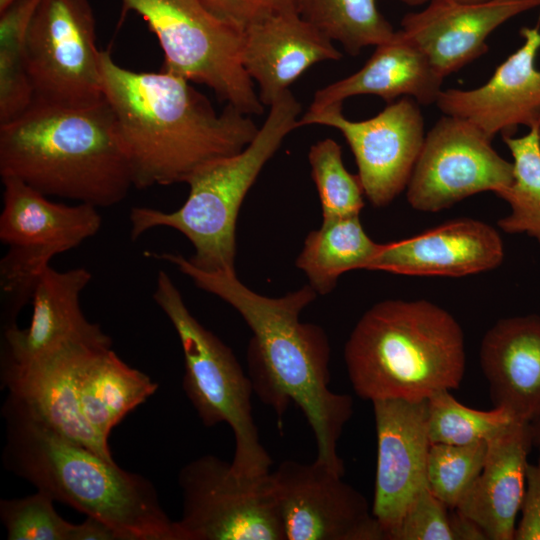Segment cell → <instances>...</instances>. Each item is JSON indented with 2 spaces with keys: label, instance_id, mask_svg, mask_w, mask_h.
<instances>
[{
  "label": "cell",
  "instance_id": "cell-5",
  "mask_svg": "<svg viewBox=\"0 0 540 540\" xmlns=\"http://www.w3.org/2000/svg\"><path fill=\"white\" fill-rule=\"evenodd\" d=\"M344 358L361 398L422 401L460 385L464 335L455 318L432 302L386 300L357 322Z\"/></svg>",
  "mask_w": 540,
  "mask_h": 540
},
{
  "label": "cell",
  "instance_id": "cell-24",
  "mask_svg": "<svg viewBox=\"0 0 540 540\" xmlns=\"http://www.w3.org/2000/svg\"><path fill=\"white\" fill-rule=\"evenodd\" d=\"M443 79L422 50L399 30L377 45L357 72L317 90L308 109L343 103L356 95H376L388 104L403 96L429 105L436 103Z\"/></svg>",
  "mask_w": 540,
  "mask_h": 540
},
{
  "label": "cell",
  "instance_id": "cell-37",
  "mask_svg": "<svg viewBox=\"0 0 540 540\" xmlns=\"http://www.w3.org/2000/svg\"><path fill=\"white\" fill-rule=\"evenodd\" d=\"M450 524L454 540H486L482 529L471 519L455 509L450 514Z\"/></svg>",
  "mask_w": 540,
  "mask_h": 540
},
{
  "label": "cell",
  "instance_id": "cell-39",
  "mask_svg": "<svg viewBox=\"0 0 540 540\" xmlns=\"http://www.w3.org/2000/svg\"><path fill=\"white\" fill-rule=\"evenodd\" d=\"M438 1H447V2H455V3H464V4H475V3H483L489 0H438Z\"/></svg>",
  "mask_w": 540,
  "mask_h": 540
},
{
  "label": "cell",
  "instance_id": "cell-3",
  "mask_svg": "<svg viewBox=\"0 0 540 540\" xmlns=\"http://www.w3.org/2000/svg\"><path fill=\"white\" fill-rule=\"evenodd\" d=\"M2 415V458L9 471L108 524L123 540H179L149 480L57 433L9 394Z\"/></svg>",
  "mask_w": 540,
  "mask_h": 540
},
{
  "label": "cell",
  "instance_id": "cell-18",
  "mask_svg": "<svg viewBox=\"0 0 540 540\" xmlns=\"http://www.w3.org/2000/svg\"><path fill=\"white\" fill-rule=\"evenodd\" d=\"M111 344L79 343L23 367L1 368L9 395L21 401L57 433L114 461L108 439L84 419L78 397L81 370L95 352Z\"/></svg>",
  "mask_w": 540,
  "mask_h": 540
},
{
  "label": "cell",
  "instance_id": "cell-8",
  "mask_svg": "<svg viewBox=\"0 0 540 540\" xmlns=\"http://www.w3.org/2000/svg\"><path fill=\"white\" fill-rule=\"evenodd\" d=\"M141 16L163 51L161 70L208 86L247 115L263 103L242 63L243 30L209 11L200 0H120Z\"/></svg>",
  "mask_w": 540,
  "mask_h": 540
},
{
  "label": "cell",
  "instance_id": "cell-2",
  "mask_svg": "<svg viewBox=\"0 0 540 540\" xmlns=\"http://www.w3.org/2000/svg\"><path fill=\"white\" fill-rule=\"evenodd\" d=\"M104 98L133 174L134 187L186 183L207 163L236 154L259 128L227 104L221 113L190 81L172 73L136 72L102 51Z\"/></svg>",
  "mask_w": 540,
  "mask_h": 540
},
{
  "label": "cell",
  "instance_id": "cell-29",
  "mask_svg": "<svg viewBox=\"0 0 540 540\" xmlns=\"http://www.w3.org/2000/svg\"><path fill=\"white\" fill-rule=\"evenodd\" d=\"M513 158L514 178L497 196L510 205L498 221L506 233H526L540 243V137L539 125L521 137L502 136Z\"/></svg>",
  "mask_w": 540,
  "mask_h": 540
},
{
  "label": "cell",
  "instance_id": "cell-33",
  "mask_svg": "<svg viewBox=\"0 0 540 540\" xmlns=\"http://www.w3.org/2000/svg\"><path fill=\"white\" fill-rule=\"evenodd\" d=\"M53 499L37 490L23 498L0 502V517L9 540H78L79 524L62 518Z\"/></svg>",
  "mask_w": 540,
  "mask_h": 540
},
{
  "label": "cell",
  "instance_id": "cell-11",
  "mask_svg": "<svg viewBox=\"0 0 540 540\" xmlns=\"http://www.w3.org/2000/svg\"><path fill=\"white\" fill-rule=\"evenodd\" d=\"M88 0H40L27 33L32 103L85 107L105 100Z\"/></svg>",
  "mask_w": 540,
  "mask_h": 540
},
{
  "label": "cell",
  "instance_id": "cell-17",
  "mask_svg": "<svg viewBox=\"0 0 540 540\" xmlns=\"http://www.w3.org/2000/svg\"><path fill=\"white\" fill-rule=\"evenodd\" d=\"M522 45L508 56L483 85L469 90H442L436 105L445 115L466 119L490 139L511 136L520 125L540 124V29L524 27Z\"/></svg>",
  "mask_w": 540,
  "mask_h": 540
},
{
  "label": "cell",
  "instance_id": "cell-15",
  "mask_svg": "<svg viewBox=\"0 0 540 540\" xmlns=\"http://www.w3.org/2000/svg\"><path fill=\"white\" fill-rule=\"evenodd\" d=\"M377 464L372 513L391 540L416 494L427 483L431 445L427 399L372 401Z\"/></svg>",
  "mask_w": 540,
  "mask_h": 540
},
{
  "label": "cell",
  "instance_id": "cell-30",
  "mask_svg": "<svg viewBox=\"0 0 540 540\" xmlns=\"http://www.w3.org/2000/svg\"><path fill=\"white\" fill-rule=\"evenodd\" d=\"M427 416L431 443L451 445L487 441L517 421L503 408L481 411L467 407L449 390L438 391L427 399Z\"/></svg>",
  "mask_w": 540,
  "mask_h": 540
},
{
  "label": "cell",
  "instance_id": "cell-32",
  "mask_svg": "<svg viewBox=\"0 0 540 540\" xmlns=\"http://www.w3.org/2000/svg\"><path fill=\"white\" fill-rule=\"evenodd\" d=\"M487 441L467 445L431 443L426 468L430 491L448 508L456 509L480 474Z\"/></svg>",
  "mask_w": 540,
  "mask_h": 540
},
{
  "label": "cell",
  "instance_id": "cell-21",
  "mask_svg": "<svg viewBox=\"0 0 540 540\" xmlns=\"http://www.w3.org/2000/svg\"><path fill=\"white\" fill-rule=\"evenodd\" d=\"M340 58L333 41L296 12L272 16L243 30L242 63L257 83L263 105L271 106L314 64Z\"/></svg>",
  "mask_w": 540,
  "mask_h": 540
},
{
  "label": "cell",
  "instance_id": "cell-35",
  "mask_svg": "<svg viewBox=\"0 0 540 540\" xmlns=\"http://www.w3.org/2000/svg\"><path fill=\"white\" fill-rule=\"evenodd\" d=\"M217 17L244 30L272 16L296 12V0H200Z\"/></svg>",
  "mask_w": 540,
  "mask_h": 540
},
{
  "label": "cell",
  "instance_id": "cell-4",
  "mask_svg": "<svg viewBox=\"0 0 540 540\" xmlns=\"http://www.w3.org/2000/svg\"><path fill=\"white\" fill-rule=\"evenodd\" d=\"M0 175L97 208L120 203L134 187L106 100L85 107L32 103L0 124Z\"/></svg>",
  "mask_w": 540,
  "mask_h": 540
},
{
  "label": "cell",
  "instance_id": "cell-9",
  "mask_svg": "<svg viewBox=\"0 0 540 540\" xmlns=\"http://www.w3.org/2000/svg\"><path fill=\"white\" fill-rule=\"evenodd\" d=\"M2 182L0 240L8 249L0 261V287L6 329L17 325L19 311L52 258L96 235L102 217L90 204L58 203L20 180Z\"/></svg>",
  "mask_w": 540,
  "mask_h": 540
},
{
  "label": "cell",
  "instance_id": "cell-6",
  "mask_svg": "<svg viewBox=\"0 0 540 540\" xmlns=\"http://www.w3.org/2000/svg\"><path fill=\"white\" fill-rule=\"evenodd\" d=\"M300 113L298 100L290 90L285 91L243 150L207 163L188 179L189 194L178 210L133 207L131 239L156 227L172 228L191 242L194 254L188 259L194 266L204 271H235L239 209L264 165L298 127Z\"/></svg>",
  "mask_w": 540,
  "mask_h": 540
},
{
  "label": "cell",
  "instance_id": "cell-25",
  "mask_svg": "<svg viewBox=\"0 0 540 540\" xmlns=\"http://www.w3.org/2000/svg\"><path fill=\"white\" fill-rule=\"evenodd\" d=\"M157 388L148 375L105 348L92 354L81 370L79 405L88 425L109 440L112 429Z\"/></svg>",
  "mask_w": 540,
  "mask_h": 540
},
{
  "label": "cell",
  "instance_id": "cell-14",
  "mask_svg": "<svg viewBox=\"0 0 540 540\" xmlns=\"http://www.w3.org/2000/svg\"><path fill=\"white\" fill-rule=\"evenodd\" d=\"M318 461L270 472L286 540H385L366 498Z\"/></svg>",
  "mask_w": 540,
  "mask_h": 540
},
{
  "label": "cell",
  "instance_id": "cell-38",
  "mask_svg": "<svg viewBox=\"0 0 540 540\" xmlns=\"http://www.w3.org/2000/svg\"><path fill=\"white\" fill-rule=\"evenodd\" d=\"M533 444L540 446V414L529 422Z\"/></svg>",
  "mask_w": 540,
  "mask_h": 540
},
{
  "label": "cell",
  "instance_id": "cell-19",
  "mask_svg": "<svg viewBox=\"0 0 540 540\" xmlns=\"http://www.w3.org/2000/svg\"><path fill=\"white\" fill-rule=\"evenodd\" d=\"M537 7L540 0L475 4L430 0L424 9L406 14L400 30L445 78L485 54L487 38L500 25Z\"/></svg>",
  "mask_w": 540,
  "mask_h": 540
},
{
  "label": "cell",
  "instance_id": "cell-13",
  "mask_svg": "<svg viewBox=\"0 0 540 540\" xmlns=\"http://www.w3.org/2000/svg\"><path fill=\"white\" fill-rule=\"evenodd\" d=\"M342 104L308 109L298 127L317 124L340 131L354 154L364 194L373 206H387L407 187L423 146L419 103L402 97L362 121L347 119Z\"/></svg>",
  "mask_w": 540,
  "mask_h": 540
},
{
  "label": "cell",
  "instance_id": "cell-23",
  "mask_svg": "<svg viewBox=\"0 0 540 540\" xmlns=\"http://www.w3.org/2000/svg\"><path fill=\"white\" fill-rule=\"evenodd\" d=\"M480 364L490 386L494 407L517 421L540 414V316L499 320L485 334Z\"/></svg>",
  "mask_w": 540,
  "mask_h": 540
},
{
  "label": "cell",
  "instance_id": "cell-22",
  "mask_svg": "<svg viewBox=\"0 0 540 540\" xmlns=\"http://www.w3.org/2000/svg\"><path fill=\"white\" fill-rule=\"evenodd\" d=\"M533 445L529 422L520 421L487 440L483 468L456 510L489 540H514Z\"/></svg>",
  "mask_w": 540,
  "mask_h": 540
},
{
  "label": "cell",
  "instance_id": "cell-41",
  "mask_svg": "<svg viewBox=\"0 0 540 540\" xmlns=\"http://www.w3.org/2000/svg\"><path fill=\"white\" fill-rule=\"evenodd\" d=\"M16 0H0V12L6 9L10 4Z\"/></svg>",
  "mask_w": 540,
  "mask_h": 540
},
{
  "label": "cell",
  "instance_id": "cell-42",
  "mask_svg": "<svg viewBox=\"0 0 540 540\" xmlns=\"http://www.w3.org/2000/svg\"><path fill=\"white\" fill-rule=\"evenodd\" d=\"M539 137H540V124H539Z\"/></svg>",
  "mask_w": 540,
  "mask_h": 540
},
{
  "label": "cell",
  "instance_id": "cell-40",
  "mask_svg": "<svg viewBox=\"0 0 540 540\" xmlns=\"http://www.w3.org/2000/svg\"><path fill=\"white\" fill-rule=\"evenodd\" d=\"M400 1L409 6H419V5L425 4L426 2L430 0H400Z\"/></svg>",
  "mask_w": 540,
  "mask_h": 540
},
{
  "label": "cell",
  "instance_id": "cell-7",
  "mask_svg": "<svg viewBox=\"0 0 540 540\" xmlns=\"http://www.w3.org/2000/svg\"><path fill=\"white\" fill-rule=\"evenodd\" d=\"M153 299L179 337L185 360L183 389L198 417L205 426L226 423L233 432V471L241 476L270 473L272 459L252 414V384L232 350L191 314L164 271L156 277Z\"/></svg>",
  "mask_w": 540,
  "mask_h": 540
},
{
  "label": "cell",
  "instance_id": "cell-10",
  "mask_svg": "<svg viewBox=\"0 0 540 540\" xmlns=\"http://www.w3.org/2000/svg\"><path fill=\"white\" fill-rule=\"evenodd\" d=\"M183 506L179 540H286L270 473L241 476L214 455L179 472Z\"/></svg>",
  "mask_w": 540,
  "mask_h": 540
},
{
  "label": "cell",
  "instance_id": "cell-28",
  "mask_svg": "<svg viewBox=\"0 0 540 540\" xmlns=\"http://www.w3.org/2000/svg\"><path fill=\"white\" fill-rule=\"evenodd\" d=\"M40 0H16L0 12V124L33 101L27 66V33Z\"/></svg>",
  "mask_w": 540,
  "mask_h": 540
},
{
  "label": "cell",
  "instance_id": "cell-1",
  "mask_svg": "<svg viewBox=\"0 0 540 540\" xmlns=\"http://www.w3.org/2000/svg\"><path fill=\"white\" fill-rule=\"evenodd\" d=\"M145 255L173 264L198 288L218 296L242 316L252 331L247 358L253 393L273 409L279 425L295 403L313 431L316 461L344 475L337 443L352 416L353 401L329 388L330 346L325 331L299 320L317 296L310 284L281 297H267L245 286L235 271H204L174 252Z\"/></svg>",
  "mask_w": 540,
  "mask_h": 540
},
{
  "label": "cell",
  "instance_id": "cell-20",
  "mask_svg": "<svg viewBox=\"0 0 540 540\" xmlns=\"http://www.w3.org/2000/svg\"><path fill=\"white\" fill-rule=\"evenodd\" d=\"M503 257L497 230L482 221L461 218L408 239L381 244L370 270L460 277L494 269Z\"/></svg>",
  "mask_w": 540,
  "mask_h": 540
},
{
  "label": "cell",
  "instance_id": "cell-26",
  "mask_svg": "<svg viewBox=\"0 0 540 540\" xmlns=\"http://www.w3.org/2000/svg\"><path fill=\"white\" fill-rule=\"evenodd\" d=\"M380 247L364 231L359 215L325 219L306 237L296 266L317 294L326 295L343 273L370 270Z\"/></svg>",
  "mask_w": 540,
  "mask_h": 540
},
{
  "label": "cell",
  "instance_id": "cell-34",
  "mask_svg": "<svg viewBox=\"0 0 540 540\" xmlns=\"http://www.w3.org/2000/svg\"><path fill=\"white\" fill-rule=\"evenodd\" d=\"M447 508L426 483L409 505L391 540H454Z\"/></svg>",
  "mask_w": 540,
  "mask_h": 540
},
{
  "label": "cell",
  "instance_id": "cell-16",
  "mask_svg": "<svg viewBox=\"0 0 540 540\" xmlns=\"http://www.w3.org/2000/svg\"><path fill=\"white\" fill-rule=\"evenodd\" d=\"M91 279L86 268L58 271L47 267L33 291L29 326L4 329L1 368L27 366L79 343L112 344L80 306L81 292Z\"/></svg>",
  "mask_w": 540,
  "mask_h": 540
},
{
  "label": "cell",
  "instance_id": "cell-31",
  "mask_svg": "<svg viewBox=\"0 0 540 540\" xmlns=\"http://www.w3.org/2000/svg\"><path fill=\"white\" fill-rule=\"evenodd\" d=\"M308 159L323 220L359 215L364 190L358 175L345 168L339 144L330 138L320 140L310 147Z\"/></svg>",
  "mask_w": 540,
  "mask_h": 540
},
{
  "label": "cell",
  "instance_id": "cell-27",
  "mask_svg": "<svg viewBox=\"0 0 540 540\" xmlns=\"http://www.w3.org/2000/svg\"><path fill=\"white\" fill-rule=\"evenodd\" d=\"M298 15L351 55L387 42L395 34L376 0H296Z\"/></svg>",
  "mask_w": 540,
  "mask_h": 540
},
{
  "label": "cell",
  "instance_id": "cell-36",
  "mask_svg": "<svg viewBox=\"0 0 540 540\" xmlns=\"http://www.w3.org/2000/svg\"><path fill=\"white\" fill-rule=\"evenodd\" d=\"M536 464H527L521 519L514 540H540V446Z\"/></svg>",
  "mask_w": 540,
  "mask_h": 540
},
{
  "label": "cell",
  "instance_id": "cell-12",
  "mask_svg": "<svg viewBox=\"0 0 540 540\" xmlns=\"http://www.w3.org/2000/svg\"><path fill=\"white\" fill-rule=\"evenodd\" d=\"M490 139L470 121L442 116L425 135L406 187L416 210L437 212L474 194L496 195L513 181V163L502 158Z\"/></svg>",
  "mask_w": 540,
  "mask_h": 540
}]
</instances>
